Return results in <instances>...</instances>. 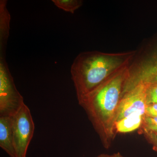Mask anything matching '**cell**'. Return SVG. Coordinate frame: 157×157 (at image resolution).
Returning <instances> with one entry per match:
<instances>
[{"instance_id": "obj_15", "label": "cell", "mask_w": 157, "mask_h": 157, "mask_svg": "<svg viewBox=\"0 0 157 157\" xmlns=\"http://www.w3.org/2000/svg\"><path fill=\"white\" fill-rule=\"evenodd\" d=\"M145 114L150 117H157V104L147 105Z\"/></svg>"}, {"instance_id": "obj_12", "label": "cell", "mask_w": 157, "mask_h": 157, "mask_svg": "<svg viewBox=\"0 0 157 157\" xmlns=\"http://www.w3.org/2000/svg\"><path fill=\"white\" fill-rule=\"evenodd\" d=\"M147 105L157 104V84L147 85L146 96Z\"/></svg>"}, {"instance_id": "obj_17", "label": "cell", "mask_w": 157, "mask_h": 157, "mask_svg": "<svg viewBox=\"0 0 157 157\" xmlns=\"http://www.w3.org/2000/svg\"><path fill=\"white\" fill-rule=\"evenodd\" d=\"M114 157H126L122 155L120 153L117 152L116 153H114Z\"/></svg>"}, {"instance_id": "obj_14", "label": "cell", "mask_w": 157, "mask_h": 157, "mask_svg": "<svg viewBox=\"0 0 157 157\" xmlns=\"http://www.w3.org/2000/svg\"><path fill=\"white\" fill-rule=\"evenodd\" d=\"M146 139L152 145L153 149L157 154V133L148 132L144 133Z\"/></svg>"}, {"instance_id": "obj_1", "label": "cell", "mask_w": 157, "mask_h": 157, "mask_svg": "<svg viewBox=\"0 0 157 157\" xmlns=\"http://www.w3.org/2000/svg\"><path fill=\"white\" fill-rule=\"evenodd\" d=\"M129 67L113 74L78 102L87 113L106 148L110 146L116 135V115L124 86L130 75Z\"/></svg>"}, {"instance_id": "obj_3", "label": "cell", "mask_w": 157, "mask_h": 157, "mask_svg": "<svg viewBox=\"0 0 157 157\" xmlns=\"http://www.w3.org/2000/svg\"><path fill=\"white\" fill-rule=\"evenodd\" d=\"M24 103L14 84L5 55H0V117H13Z\"/></svg>"}, {"instance_id": "obj_13", "label": "cell", "mask_w": 157, "mask_h": 157, "mask_svg": "<svg viewBox=\"0 0 157 157\" xmlns=\"http://www.w3.org/2000/svg\"><path fill=\"white\" fill-rule=\"evenodd\" d=\"M140 83H145L148 85L157 84V69L142 77L138 82L136 86Z\"/></svg>"}, {"instance_id": "obj_10", "label": "cell", "mask_w": 157, "mask_h": 157, "mask_svg": "<svg viewBox=\"0 0 157 157\" xmlns=\"http://www.w3.org/2000/svg\"><path fill=\"white\" fill-rule=\"evenodd\" d=\"M52 2L58 8L73 14L82 4V1L79 0H53Z\"/></svg>"}, {"instance_id": "obj_11", "label": "cell", "mask_w": 157, "mask_h": 157, "mask_svg": "<svg viewBox=\"0 0 157 157\" xmlns=\"http://www.w3.org/2000/svg\"><path fill=\"white\" fill-rule=\"evenodd\" d=\"M139 129L140 134L148 132L157 133V117H150L145 115Z\"/></svg>"}, {"instance_id": "obj_5", "label": "cell", "mask_w": 157, "mask_h": 157, "mask_svg": "<svg viewBox=\"0 0 157 157\" xmlns=\"http://www.w3.org/2000/svg\"><path fill=\"white\" fill-rule=\"evenodd\" d=\"M147 87V84L139 83L124 94L118 106L115 123L133 113L145 115Z\"/></svg>"}, {"instance_id": "obj_9", "label": "cell", "mask_w": 157, "mask_h": 157, "mask_svg": "<svg viewBox=\"0 0 157 157\" xmlns=\"http://www.w3.org/2000/svg\"><path fill=\"white\" fill-rule=\"evenodd\" d=\"M157 69V47L148 60L140 63L136 69H131L132 77L139 79Z\"/></svg>"}, {"instance_id": "obj_4", "label": "cell", "mask_w": 157, "mask_h": 157, "mask_svg": "<svg viewBox=\"0 0 157 157\" xmlns=\"http://www.w3.org/2000/svg\"><path fill=\"white\" fill-rule=\"evenodd\" d=\"M12 117L14 145L17 156L26 157L35 130L30 110L24 103Z\"/></svg>"}, {"instance_id": "obj_6", "label": "cell", "mask_w": 157, "mask_h": 157, "mask_svg": "<svg viewBox=\"0 0 157 157\" xmlns=\"http://www.w3.org/2000/svg\"><path fill=\"white\" fill-rule=\"evenodd\" d=\"M0 147L10 157H17L14 145L12 117H0Z\"/></svg>"}, {"instance_id": "obj_2", "label": "cell", "mask_w": 157, "mask_h": 157, "mask_svg": "<svg viewBox=\"0 0 157 157\" xmlns=\"http://www.w3.org/2000/svg\"><path fill=\"white\" fill-rule=\"evenodd\" d=\"M136 52L134 50L109 53L93 51L79 54L70 70L78 102L110 76L129 66Z\"/></svg>"}, {"instance_id": "obj_7", "label": "cell", "mask_w": 157, "mask_h": 157, "mask_svg": "<svg viewBox=\"0 0 157 157\" xmlns=\"http://www.w3.org/2000/svg\"><path fill=\"white\" fill-rule=\"evenodd\" d=\"M144 116L134 113L116 122L114 124L116 134L129 133L140 129Z\"/></svg>"}, {"instance_id": "obj_8", "label": "cell", "mask_w": 157, "mask_h": 157, "mask_svg": "<svg viewBox=\"0 0 157 157\" xmlns=\"http://www.w3.org/2000/svg\"><path fill=\"white\" fill-rule=\"evenodd\" d=\"M7 1L0 2V47L6 48L9 36L10 15L6 7Z\"/></svg>"}, {"instance_id": "obj_16", "label": "cell", "mask_w": 157, "mask_h": 157, "mask_svg": "<svg viewBox=\"0 0 157 157\" xmlns=\"http://www.w3.org/2000/svg\"><path fill=\"white\" fill-rule=\"evenodd\" d=\"M96 157H114V154L111 155L102 154L99 155Z\"/></svg>"}]
</instances>
